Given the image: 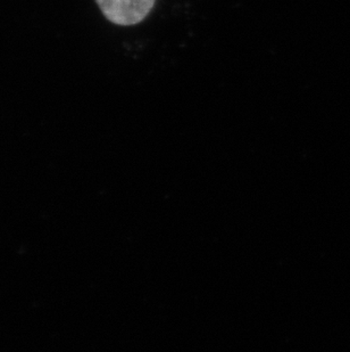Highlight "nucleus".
I'll return each instance as SVG.
<instances>
[{"instance_id":"obj_1","label":"nucleus","mask_w":350,"mask_h":352,"mask_svg":"<svg viewBox=\"0 0 350 352\" xmlns=\"http://www.w3.org/2000/svg\"><path fill=\"white\" fill-rule=\"evenodd\" d=\"M104 16L117 25H135L145 20L156 0H96Z\"/></svg>"}]
</instances>
